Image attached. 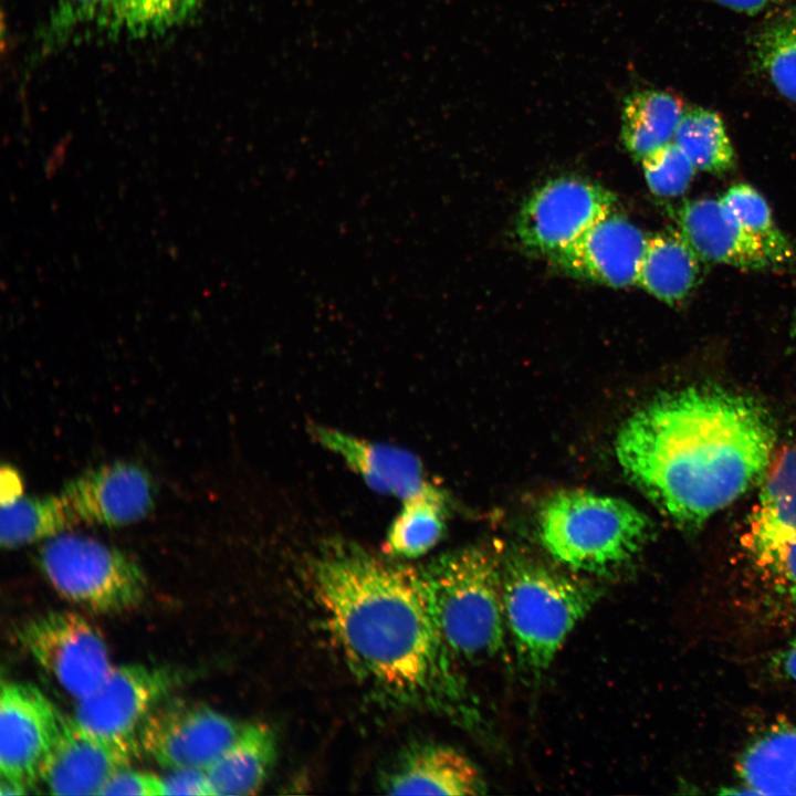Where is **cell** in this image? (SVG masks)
<instances>
[{
    "instance_id": "obj_1",
    "label": "cell",
    "mask_w": 796,
    "mask_h": 796,
    "mask_svg": "<svg viewBox=\"0 0 796 796\" xmlns=\"http://www.w3.org/2000/svg\"><path fill=\"white\" fill-rule=\"evenodd\" d=\"M776 429L765 407L715 386L662 392L620 428L617 459L670 520L698 531L762 481Z\"/></svg>"
},
{
    "instance_id": "obj_2",
    "label": "cell",
    "mask_w": 796,
    "mask_h": 796,
    "mask_svg": "<svg viewBox=\"0 0 796 796\" xmlns=\"http://www.w3.org/2000/svg\"><path fill=\"white\" fill-rule=\"evenodd\" d=\"M310 575L328 631L355 674L399 704L457 716L467 711L421 567L341 543L315 556Z\"/></svg>"
},
{
    "instance_id": "obj_3",
    "label": "cell",
    "mask_w": 796,
    "mask_h": 796,
    "mask_svg": "<svg viewBox=\"0 0 796 796\" xmlns=\"http://www.w3.org/2000/svg\"><path fill=\"white\" fill-rule=\"evenodd\" d=\"M421 569L434 624L453 659L480 662L500 654L506 621L499 558L463 548Z\"/></svg>"
},
{
    "instance_id": "obj_4",
    "label": "cell",
    "mask_w": 796,
    "mask_h": 796,
    "mask_svg": "<svg viewBox=\"0 0 796 796\" xmlns=\"http://www.w3.org/2000/svg\"><path fill=\"white\" fill-rule=\"evenodd\" d=\"M502 584L505 621L517 666L527 677L537 679L597 603L601 590L525 556L504 561Z\"/></svg>"
},
{
    "instance_id": "obj_5",
    "label": "cell",
    "mask_w": 796,
    "mask_h": 796,
    "mask_svg": "<svg viewBox=\"0 0 796 796\" xmlns=\"http://www.w3.org/2000/svg\"><path fill=\"white\" fill-rule=\"evenodd\" d=\"M538 524L542 544L558 563L595 575L631 562L653 531L649 517L629 502L584 490L551 496Z\"/></svg>"
},
{
    "instance_id": "obj_6",
    "label": "cell",
    "mask_w": 796,
    "mask_h": 796,
    "mask_svg": "<svg viewBox=\"0 0 796 796\" xmlns=\"http://www.w3.org/2000/svg\"><path fill=\"white\" fill-rule=\"evenodd\" d=\"M36 564L62 598L94 614L130 610L147 593L146 575L132 556L88 536L65 532L45 541Z\"/></svg>"
},
{
    "instance_id": "obj_7",
    "label": "cell",
    "mask_w": 796,
    "mask_h": 796,
    "mask_svg": "<svg viewBox=\"0 0 796 796\" xmlns=\"http://www.w3.org/2000/svg\"><path fill=\"white\" fill-rule=\"evenodd\" d=\"M208 0H54L39 28L31 62L66 48L102 40L163 35L182 25Z\"/></svg>"
},
{
    "instance_id": "obj_8",
    "label": "cell",
    "mask_w": 796,
    "mask_h": 796,
    "mask_svg": "<svg viewBox=\"0 0 796 796\" xmlns=\"http://www.w3.org/2000/svg\"><path fill=\"white\" fill-rule=\"evenodd\" d=\"M32 659L76 701L91 694L113 666L103 636L84 616L70 610L35 615L17 628Z\"/></svg>"
},
{
    "instance_id": "obj_9",
    "label": "cell",
    "mask_w": 796,
    "mask_h": 796,
    "mask_svg": "<svg viewBox=\"0 0 796 796\" xmlns=\"http://www.w3.org/2000/svg\"><path fill=\"white\" fill-rule=\"evenodd\" d=\"M185 680L184 671L170 666L113 667L97 689L77 701L73 718L95 735L138 742L146 718Z\"/></svg>"
},
{
    "instance_id": "obj_10",
    "label": "cell",
    "mask_w": 796,
    "mask_h": 796,
    "mask_svg": "<svg viewBox=\"0 0 796 796\" xmlns=\"http://www.w3.org/2000/svg\"><path fill=\"white\" fill-rule=\"evenodd\" d=\"M243 725L197 702L160 703L138 732L140 751L169 769H207L238 737Z\"/></svg>"
},
{
    "instance_id": "obj_11",
    "label": "cell",
    "mask_w": 796,
    "mask_h": 796,
    "mask_svg": "<svg viewBox=\"0 0 796 796\" xmlns=\"http://www.w3.org/2000/svg\"><path fill=\"white\" fill-rule=\"evenodd\" d=\"M616 197L603 186L574 177L547 181L522 207L516 222L520 241L552 256L591 226L612 213Z\"/></svg>"
},
{
    "instance_id": "obj_12",
    "label": "cell",
    "mask_w": 796,
    "mask_h": 796,
    "mask_svg": "<svg viewBox=\"0 0 796 796\" xmlns=\"http://www.w3.org/2000/svg\"><path fill=\"white\" fill-rule=\"evenodd\" d=\"M65 716L31 683L2 681L0 694L1 781L25 788L40 782L43 764Z\"/></svg>"
},
{
    "instance_id": "obj_13",
    "label": "cell",
    "mask_w": 796,
    "mask_h": 796,
    "mask_svg": "<svg viewBox=\"0 0 796 796\" xmlns=\"http://www.w3.org/2000/svg\"><path fill=\"white\" fill-rule=\"evenodd\" d=\"M142 752L138 742L106 739L65 716L48 755L40 782L53 795H100L108 779L129 767Z\"/></svg>"
},
{
    "instance_id": "obj_14",
    "label": "cell",
    "mask_w": 796,
    "mask_h": 796,
    "mask_svg": "<svg viewBox=\"0 0 796 796\" xmlns=\"http://www.w3.org/2000/svg\"><path fill=\"white\" fill-rule=\"evenodd\" d=\"M78 523L119 527L144 519L154 506L148 472L130 462L88 469L70 480L61 492Z\"/></svg>"
},
{
    "instance_id": "obj_15",
    "label": "cell",
    "mask_w": 796,
    "mask_h": 796,
    "mask_svg": "<svg viewBox=\"0 0 796 796\" xmlns=\"http://www.w3.org/2000/svg\"><path fill=\"white\" fill-rule=\"evenodd\" d=\"M744 543L753 563L796 604V469L762 490Z\"/></svg>"
},
{
    "instance_id": "obj_16",
    "label": "cell",
    "mask_w": 796,
    "mask_h": 796,
    "mask_svg": "<svg viewBox=\"0 0 796 796\" xmlns=\"http://www.w3.org/2000/svg\"><path fill=\"white\" fill-rule=\"evenodd\" d=\"M647 242L636 224L610 213L552 258L573 275L622 287L637 283Z\"/></svg>"
},
{
    "instance_id": "obj_17",
    "label": "cell",
    "mask_w": 796,
    "mask_h": 796,
    "mask_svg": "<svg viewBox=\"0 0 796 796\" xmlns=\"http://www.w3.org/2000/svg\"><path fill=\"white\" fill-rule=\"evenodd\" d=\"M677 221L680 232L703 261L748 271L775 268L758 239L721 199L689 200L678 209Z\"/></svg>"
},
{
    "instance_id": "obj_18",
    "label": "cell",
    "mask_w": 796,
    "mask_h": 796,
    "mask_svg": "<svg viewBox=\"0 0 796 796\" xmlns=\"http://www.w3.org/2000/svg\"><path fill=\"white\" fill-rule=\"evenodd\" d=\"M312 432L374 491L404 502L436 488L426 479L420 461L406 450L328 427L316 426Z\"/></svg>"
},
{
    "instance_id": "obj_19",
    "label": "cell",
    "mask_w": 796,
    "mask_h": 796,
    "mask_svg": "<svg viewBox=\"0 0 796 796\" xmlns=\"http://www.w3.org/2000/svg\"><path fill=\"white\" fill-rule=\"evenodd\" d=\"M389 795H480L485 783L474 764L452 747L419 744L407 750L383 779Z\"/></svg>"
},
{
    "instance_id": "obj_20",
    "label": "cell",
    "mask_w": 796,
    "mask_h": 796,
    "mask_svg": "<svg viewBox=\"0 0 796 796\" xmlns=\"http://www.w3.org/2000/svg\"><path fill=\"white\" fill-rule=\"evenodd\" d=\"M275 756V734L269 725H243L235 741L206 769L212 796L256 794Z\"/></svg>"
},
{
    "instance_id": "obj_21",
    "label": "cell",
    "mask_w": 796,
    "mask_h": 796,
    "mask_svg": "<svg viewBox=\"0 0 796 796\" xmlns=\"http://www.w3.org/2000/svg\"><path fill=\"white\" fill-rule=\"evenodd\" d=\"M736 771L750 793L796 795V720L755 737L741 754Z\"/></svg>"
},
{
    "instance_id": "obj_22",
    "label": "cell",
    "mask_w": 796,
    "mask_h": 796,
    "mask_svg": "<svg viewBox=\"0 0 796 796\" xmlns=\"http://www.w3.org/2000/svg\"><path fill=\"white\" fill-rule=\"evenodd\" d=\"M701 261L680 231L659 232L648 238L637 284L666 303H679L699 283Z\"/></svg>"
},
{
    "instance_id": "obj_23",
    "label": "cell",
    "mask_w": 796,
    "mask_h": 796,
    "mask_svg": "<svg viewBox=\"0 0 796 796\" xmlns=\"http://www.w3.org/2000/svg\"><path fill=\"white\" fill-rule=\"evenodd\" d=\"M681 101L669 92L640 90L624 102L621 137L628 151L637 159L672 142L683 115Z\"/></svg>"
},
{
    "instance_id": "obj_24",
    "label": "cell",
    "mask_w": 796,
    "mask_h": 796,
    "mask_svg": "<svg viewBox=\"0 0 796 796\" xmlns=\"http://www.w3.org/2000/svg\"><path fill=\"white\" fill-rule=\"evenodd\" d=\"M0 544L13 549L48 541L78 525L62 494L18 496L1 503Z\"/></svg>"
},
{
    "instance_id": "obj_25",
    "label": "cell",
    "mask_w": 796,
    "mask_h": 796,
    "mask_svg": "<svg viewBox=\"0 0 796 796\" xmlns=\"http://www.w3.org/2000/svg\"><path fill=\"white\" fill-rule=\"evenodd\" d=\"M753 61L779 95L796 103V0L777 7L752 41Z\"/></svg>"
},
{
    "instance_id": "obj_26",
    "label": "cell",
    "mask_w": 796,
    "mask_h": 796,
    "mask_svg": "<svg viewBox=\"0 0 796 796\" xmlns=\"http://www.w3.org/2000/svg\"><path fill=\"white\" fill-rule=\"evenodd\" d=\"M444 530V499L432 489L402 502L391 522L385 549L395 557L415 558L428 553Z\"/></svg>"
},
{
    "instance_id": "obj_27",
    "label": "cell",
    "mask_w": 796,
    "mask_h": 796,
    "mask_svg": "<svg viewBox=\"0 0 796 796\" xmlns=\"http://www.w3.org/2000/svg\"><path fill=\"white\" fill-rule=\"evenodd\" d=\"M696 169L724 174L735 167V153L720 115L710 109H685L672 139Z\"/></svg>"
},
{
    "instance_id": "obj_28",
    "label": "cell",
    "mask_w": 796,
    "mask_h": 796,
    "mask_svg": "<svg viewBox=\"0 0 796 796\" xmlns=\"http://www.w3.org/2000/svg\"><path fill=\"white\" fill-rule=\"evenodd\" d=\"M740 223L764 247L775 268L795 261L790 241L778 229L764 197L747 184H736L720 198Z\"/></svg>"
},
{
    "instance_id": "obj_29",
    "label": "cell",
    "mask_w": 796,
    "mask_h": 796,
    "mask_svg": "<svg viewBox=\"0 0 796 796\" xmlns=\"http://www.w3.org/2000/svg\"><path fill=\"white\" fill-rule=\"evenodd\" d=\"M641 164L649 189L661 197L682 195L696 170L673 140L643 157Z\"/></svg>"
},
{
    "instance_id": "obj_30",
    "label": "cell",
    "mask_w": 796,
    "mask_h": 796,
    "mask_svg": "<svg viewBox=\"0 0 796 796\" xmlns=\"http://www.w3.org/2000/svg\"><path fill=\"white\" fill-rule=\"evenodd\" d=\"M100 795L164 796L163 777L126 767L108 779Z\"/></svg>"
},
{
    "instance_id": "obj_31",
    "label": "cell",
    "mask_w": 796,
    "mask_h": 796,
    "mask_svg": "<svg viewBox=\"0 0 796 796\" xmlns=\"http://www.w3.org/2000/svg\"><path fill=\"white\" fill-rule=\"evenodd\" d=\"M164 795L212 796L205 769L179 768L163 777Z\"/></svg>"
},
{
    "instance_id": "obj_32",
    "label": "cell",
    "mask_w": 796,
    "mask_h": 796,
    "mask_svg": "<svg viewBox=\"0 0 796 796\" xmlns=\"http://www.w3.org/2000/svg\"><path fill=\"white\" fill-rule=\"evenodd\" d=\"M716 3L746 14H756L768 9H775L794 0H713Z\"/></svg>"
},
{
    "instance_id": "obj_33",
    "label": "cell",
    "mask_w": 796,
    "mask_h": 796,
    "mask_svg": "<svg viewBox=\"0 0 796 796\" xmlns=\"http://www.w3.org/2000/svg\"><path fill=\"white\" fill-rule=\"evenodd\" d=\"M22 483L18 472L11 467L1 468V503L11 501L20 495Z\"/></svg>"
},
{
    "instance_id": "obj_34",
    "label": "cell",
    "mask_w": 796,
    "mask_h": 796,
    "mask_svg": "<svg viewBox=\"0 0 796 796\" xmlns=\"http://www.w3.org/2000/svg\"><path fill=\"white\" fill-rule=\"evenodd\" d=\"M777 666L787 679L796 682V630L787 646L779 653Z\"/></svg>"
},
{
    "instance_id": "obj_35",
    "label": "cell",
    "mask_w": 796,
    "mask_h": 796,
    "mask_svg": "<svg viewBox=\"0 0 796 796\" xmlns=\"http://www.w3.org/2000/svg\"><path fill=\"white\" fill-rule=\"evenodd\" d=\"M795 331H796V324H795Z\"/></svg>"
}]
</instances>
